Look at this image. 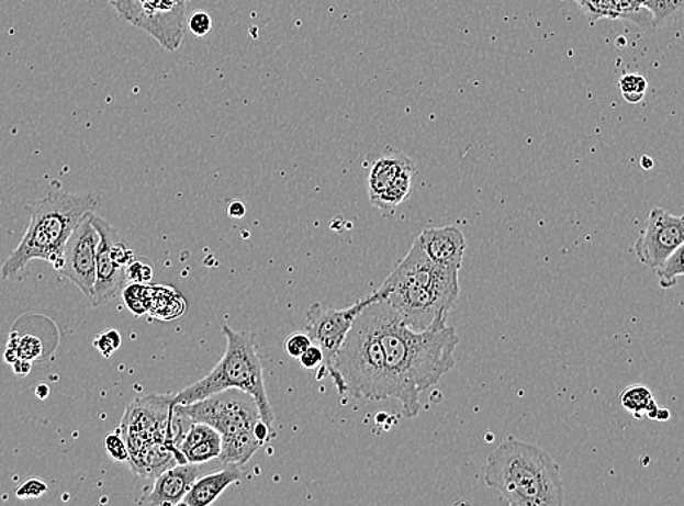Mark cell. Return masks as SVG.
Returning <instances> with one entry per match:
<instances>
[{"mask_svg": "<svg viewBox=\"0 0 684 506\" xmlns=\"http://www.w3.org/2000/svg\"><path fill=\"white\" fill-rule=\"evenodd\" d=\"M42 353L43 344L38 337L31 335L20 336L16 333H12L11 337H9L7 352H4V361L11 363V366L16 359L33 362L42 357Z\"/></svg>", "mask_w": 684, "mask_h": 506, "instance_id": "ac0fdd59", "label": "cell"}, {"mask_svg": "<svg viewBox=\"0 0 684 506\" xmlns=\"http://www.w3.org/2000/svg\"><path fill=\"white\" fill-rule=\"evenodd\" d=\"M641 164H642L643 170H651L652 166H654V162H652V159L648 157H643Z\"/></svg>", "mask_w": 684, "mask_h": 506, "instance_id": "8d00e7d4", "label": "cell"}, {"mask_svg": "<svg viewBox=\"0 0 684 506\" xmlns=\"http://www.w3.org/2000/svg\"><path fill=\"white\" fill-rule=\"evenodd\" d=\"M35 396H37L38 398H42V401H44V398H46L48 396V387L46 384H40L37 390H35Z\"/></svg>", "mask_w": 684, "mask_h": 506, "instance_id": "e575fe53", "label": "cell"}, {"mask_svg": "<svg viewBox=\"0 0 684 506\" xmlns=\"http://www.w3.org/2000/svg\"><path fill=\"white\" fill-rule=\"evenodd\" d=\"M31 366H33V362L24 361V359H16V361L12 363V370L16 375L25 376L30 374Z\"/></svg>", "mask_w": 684, "mask_h": 506, "instance_id": "d6a6232c", "label": "cell"}, {"mask_svg": "<svg viewBox=\"0 0 684 506\" xmlns=\"http://www.w3.org/2000/svg\"><path fill=\"white\" fill-rule=\"evenodd\" d=\"M684 244L683 216L672 215L661 207L652 209L641 237L635 243V255L647 268L657 269Z\"/></svg>", "mask_w": 684, "mask_h": 506, "instance_id": "7c38bea8", "label": "cell"}, {"mask_svg": "<svg viewBox=\"0 0 684 506\" xmlns=\"http://www.w3.org/2000/svg\"><path fill=\"white\" fill-rule=\"evenodd\" d=\"M104 447L106 454L111 457V460L120 461V463H128V461H131V454H128L126 441H124L120 429L105 435Z\"/></svg>", "mask_w": 684, "mask_h": 506, "instance_id": "d4e9b609", "label": "cell"}, {"mask_svg": "<svg viewBox=\"0 0 684 506\" xmlns=\"http://www.w3.org/2000/svg\"><path fill=\"white\" fill-rule=\"evenodd\" d=\"M683 246L679 247L672 256H669L668 259L655 269L660 286L663 288V290H670V288L676 286L677 279L683 277Z\"/></svg>", "mask_w": 684, "mask_h": 506, "instance_id": "ffe728a7", "label": "cell"}, {"mask_svg": "<svg viewBox=\"0 0 684 506\" xmlns=\"http://www.w3.org/2000/svg\"><path fill=\"white\" fill-rule=\"evenodd\" d=\"M246 211L247 209L243 202H233L228 206L229 216L234 217V220H242L246 215Z\"/></svg>", "mask_w": 684, "mask_h": 506, "instance_id": "836d02e7", "label": "cell"}, {"mask_svg": "<svg viewBox=\"0 0 684 506\" xmlns=\"http://www.w3.org/2000/svg\"><path fill=\"white\" fill-rule=\"evenodd\" d=\"M621 95L629 104L641 102L648 90V81L641 74H625L619 79Z\"/></svg>", "mask_w": 684, "mask_h": 506, "instance_id": "cb8c5ba5", "label": "cell"}, {"mask_svg": "<svg viewBox=\"0 0 684 506\" xmlns=\"http://www.w3.org/2000/svg\"><path fill=\"white\" fill-rule=\"evenodd\" d=\"M415 175V164L407 155L395 150L379 155L367 170L372 206L384 213L393 212L411 196Z\"/></svg>", "mask_w": 684, "mask_h": 506, "instance_id": "9c48e42d", "label": "cell"}, {"mask_svg": "<svg viewBox=\"0 0 684 506\" xmlns=\"http://www.w3.org/2000/svg\"><path fill=\"white\" fill-rule=\"evenodd\" d=\"M202 474L200 464H176L155 477L153 490L139 501L144 505H180L195 479Z\"/></svg>", "mask_w": 684, "mask_h": 506, "instance_id": "9a60e30c", "label": "cell"}, {"mask_svg": "<svg viewBox=\"0 0 684 506\" xmlns=\"http://www.w3.org/2000/svg\"><path fill=\"white\" fill-rule=\"evenodd\" d=\"M47 492V485L40 479H30L22 483L20 487L16 490V496L20 499H33L40 498Z\"/></svg>", "mask_w": 684, "mask_h": 506, "instance_id": "f546056e", "label": "cell"}, {"mask_svg": "<svg viewBox=\"0 0 684 506\" xmlns=\"http://www.w3.org/2000/svg\"><path fill=\"white\" fill-rule=\"evenodd\" d=\"M617 3H619L620 18H626V20L633 21V16H637L642 11L638 7V0H617Z\"/></svg>", "mask_w": 684, "mask_h": 506, "instance_id": "1f68e13d", "label": "cell"}, {"mask_svg": "<svg viewBox=\"0 0 684 506\" xmlns=\"http://www.w3.org/2000/svg\"><path fill=\"white\" fill-rule=\"evenodd\" d=\"M188 29L195 37H204L211 33L212 18L208 12L194 11L188 18Z\"/></svg>", "mask_w": 684, "mask_h": 506, "instance_id": "4316f807", "label": "cell"}, {"mask_svg": "<svg viewBox=\"0 0 684 506\" xmlns=\"http://www.w3.org/2000/svg\"><path fill=\"white\" fill-rule=\"evenodd\" d=\"M154 270L148 263L144 261L133 259L131 263L126 266L127 281L135 283L149 282L153 279Z\"/></svg>", "mask_w": 684, "mask_h": 506, "instance_id": "83f0119b", "label": "cell"}, {"mask_svg": "<svg viewBox=\"0 0 684 506\" xmlns=\"http://www.w3.org/2000/svg\"><path fill=\"white\" fill-rule=\"evenodd\" d=\"M683 0H638V7L651 13L652 25H663L681 11Z\"/></svg>", "mask_w": 684, "mask_h": 506, "instance_id": "44dd1931", "label": "cell"}, {"mask_svg": "<svg viewBox=\"0 0 684 506\" xmlns=\"http://www.w3.org/2000/svg\"><path fill=\"white\" fill-rule=\"evenodd\" d=\"M98 201L92 194H75L51 190L31 207L29 229L20 246L8 257L0 270L3 279L15 278L30 261L43 260L59 270L64 248L75 226L87 213L94 212Z\"/></svg>", "mask_w": 684, "mask_h": 506, "instance_id": "277c9868", "label": "cell"}, {"mask_svg": "<svg viewBox=\"0 0 684 506\" xmlns=\"http://www.w3.org/2000/svg\"><path fill=\"white\" fill-rule=\"evenodd\" d=\"M128 24L145 30L168 52L184 38L186 4L189 0H109Z\"/></svg>", "mask_w": 684, "mask_h": 506, "instance_id": "ba28073f", "label": "cell"}, {"mask_svg": "<svg viewBox=\"0 0 684 506\" xmlns=\"http://www.w3.org/2000/svg\"><path fill=\"white\" fill-rule=\"evenodd\" d=\"M124 304L128 311L135 315H144L149 310V286L144 283L132 282V285L124 286L122 291Z\"/></svg>", "mask_w": 684, "mask_h": 506, "instance_id": "603a6c76", "label": "cell"}, {"mask_svg": "<svg viewBox=\"0 0 684 506\" xmlns=\"http://www.w3.org/2000/svg\"><path fill=\"white\" fill-rule=\"evenodd\" d=\"M620 405L637 419H642L643 416H647L655 420L660 408L654 401V396H652L651 390L641 384L626 387L620 394Z\"/></svg>", "mask_w": 684, "mask_h": 506, "instance_id": "e0dca14e", "label": "cell"}, {"mask_svg": "<svg viewBox=\"0 0 684 506\" xmlns=\"http://www.w3.org/2000/svg\"><path fill=\"white\" fill-rule=\"evenodd\" d=\"M222 439L220 432L213 429L208 437L200 439L183 452L186 463L203 464L220 459Z\"/></svg>", "mask_w": 684, "mask_h": 506, "instance_id": "d6986e66", "label": "cell"}, {"mask_svg": "<svg viewBox=\"0 0 684 506\" xmlns=\"http://www.w3.org/2000/svg\"><path fill=\"white\" fill-rule=\"evenodd\" d=\"M371 301V296L368 295L348 308H327L322 304H314L306 311L305 333L311 341L322 350L323 368L327 375L346 335L352 327L354 319Z\"/></svg>", "mask_w": 684, "mask_h": 506, "instance_id": "30bf717a", "label": "cell"}, {"mask_svg": "<svg viewBox=\"0 0 684 506\" xmlns=\"http://www.w3.org/2000/svg\"><path fill=\"white\" fill-rule=\"evenodd\" d=\"M575 2L583 9L591 22L603 20V18H610V20L620 18L617 0H575Z\"/></svg>", "mask_w": 684, "mask_h": 506, "instance_id": "7402d4cb", "label": "cell"}, {"mask_svg": "<svg viewBox=\"0 0 684 506\" xmlns=\"http://www.w3.org/2000/svg\"><path fill=\"white\" fill-rule=\"evenodd\" d=\"M226 350L211 374L171 398V405H192L212 394L237 389L250 394L259 407L260 419L273 429L274 415L266 393L263 362L257 350L256 336L250 331H237L228 324L222 327Z\"/></svg>", "mask_w": 684, "mask_h": 506, "instance_id": "5b68a950", "label": "cell"}, {"mask_svg": "<svg viewBox=\"0 0 684 506\" xmlns=\"http://www.w3.org/2000/svg\"><path fill=\"white\" fill-rule=\"evenodd\" d=\"M122 345V336L117 330H106L101 333L94 340V346L100 350L102 357L110 358Z\"/></svg>", "mask_w": 684, "mask_h": 506, "instance_id": "484cf974", "label": "cell"}, {"mask_svg": "<svg viewBox=\"0 0 684 506\" xmlns=\"http://www.w3.org/2000/svg\"><path fill=\"white\" fill-rule=\"evenodd\" d=\"M243 473L237 465H225L224 469L206 476L195 479L193 486L190 487L188 495L184 496L180 505L186 506H208L217 498L222 492L242 481Z\"/></svg>", "mask_w": 684, "mask_h": 506, "instance_id": "2e32d148", "label": "cell"}, {"mask_svg": "<svg viewBox=\"0 0 684 506\" xmlns=\"http://www.w3.org/2000/svg\"><path fill=\"white\" fill-rule=\"evenodd\" d=\"M192 421L217 430L221 439L253 437L260 420L259 407L250 394L229 389L212 394L192 405H175Z\"/></svg>", "mask_w": 684, "mask_h": 506, "instance_id": "52a82bcc", "label": "cell"}, {"mask_svg": "<svg viewBox=\"0 0 684 506\" xmlns=\"http://www.w3.org/2000/svg\"><path fill=\"white\" fill-rule=\"evenodd\" d=\"M91 215L92 212L87 213L69 235L64 248V263L59 269L61 277L69 279L90 300L94 292L97 247L100 241Z\"/></svg>", "mask_w": 684, "mask_h": 506, "instance_id": "8fae6325", "label": "cell"}, {"mask_svg": "<svg viewBox=\"0 0 684 506\" xmlns=\"http://www.w3.org/2000/svg\"><path fill=\"white\" fill-rule=\"evenodd\" d=\"M670 419V412L668 411V408H659V413H657V419L655 420H669Z\"/></svg>", "mask_w": 684, "mask_h": 506, "instance_id": "d590c367", "label": "cell"}, {"mask_svg": "<svg viewBox=\"0 0 684 506\" xmlns=\"http://www.w3.org/2000/svg\"><path fill=\"white\" fill-rule=\"evenodd\" d=\"M459 295V270L435 265L416 238L371 299L383 301L407 327L419 331L448 317Z\"/></svg>", "mask_w": 684, "mask_h": 506, "instance_id": "7a4b0ae2", "label": "cell"}, {"mask_svg": "<svg viewBox=\"0 0 684 506\" xmlns=\"http://www.w3.org/2000/svg\"><path fill=\"white\" fill-rule=\"evenodd\" d=\"M485 483L513 506L565 504L561 469L540 447L508 438L489 456Z\"/></svg>", "mask_w": 684, "mask_h": 506, "instance_id": "3957f363", "label": "cell"}, {"mask_svg": "<svg viewBox=\"0 0 684 506\" xmlns=\"http://www.w3.org/2000/svg\"><path fill=\"white\" fill-rule=\"evenodd\" d=\"M311 345L313 341L306 333H293L285 341V350L291 358H300Z\"/></svg>", "mask_w": 684, "mask_h": 506, "instance_id": "f1b7e54d", "label": "cell"}, {"mask_svg": "<svg viewBox=\"0 0 684 506\" xmlns=\"http://www.w3.org/2000/svg\"><path fill=\"white\" fill-rule=\"evenodd\" d=\"M328 376L340 394L358 401H389L384 350L368 306L354 319Z\"/></svg>", "mask_w": 684, "mask_h": 506, "instance_id": "8992f818", "label": "cell"}, {"mask_svg": "<svg viewBox=\"0 0 684 506\" xmlns=\"http://www.w3.org/2000/svg\"><path fill=\"white\" fill-rule=\"evenodd\" d=\"M92 224H94L100 241L97 247V265H96V283L94 292H92L91 303L101 306L114 299H117L124 286L127 285L126 268L115 263L110 255L109 234H106V224L102 217L91 215Z\"/></svg>", "mask_w": 684, "mask_h": 506, "instance_id": "4fadbf2b", "label": "cell"}, {"mask_svg": "<svg viewBox=\"0 0 684 506\" xmlns=\"http://www.w3.org/2000/svg\"><path fill=\"white\" fill-rule=\"evenodd\" d=\"M367 306L384 350L389 397L402 403V415L412 419L419 415L421 394L455 368L459 336L447 317L416 331L383 301L372 300Z\"/></svg>", "mask_w": 684, "mask_h": 506, "instance_id": "6da1fadb", "label": "cell"}, {"mask_svg": "<svg viewBox=\"0 0 684 506\" xmlns=\"http://www.w3.org/2000/svg\"><path fill=\"white\" fill-rule=\"evenodd\" d=\"M419 244L425 255L441 268L460 270L463 263L466 238L455 225L435 226L422 230Z\"/></svg>", "mask_w": 684, "mask_h": 506, "instance_id": "5bb4252c", "label": "cell"}, {"mask_svg": "<svg viewBox=\"0 0 684 506\" xmlns=\"http://www.w3.org/2000/svg\"><path fill=\"white\" fill-rule=\"evenodd\" d=\"M298 359H300L301 366L304 367L305 370H317L324 362L322 350L315 345H311Z\"/></svg>", "mask_w": 684, "mask_h": 506, "instance_id": "4dcf8cb0", "label": "cell"}]
</instances>
